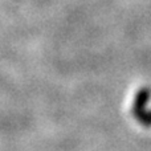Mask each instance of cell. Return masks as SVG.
Listing matches in <instances>:
<instances>
[{"mask_svg":"<svg viewBox=\"0 0 151 151\" xmlns=\"http://www.w3.org/2000/svg\"><path fill=\"white\" fill-rule=\"evenodd\" d=\"M151 98V89L145 86L137 91L133 102V115L141 125L151 127V109L147 110V105Z\"/></svg>","mask_w":151,"mask_h":151,"instance_id":"1","label":"cell"}]
</instances>
